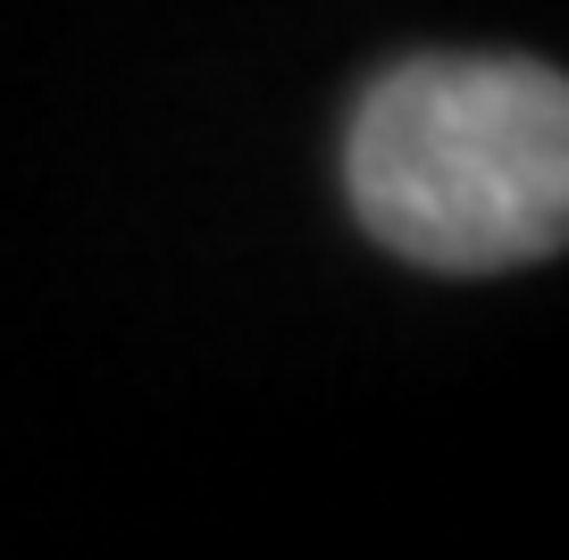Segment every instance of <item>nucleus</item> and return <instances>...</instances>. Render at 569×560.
I'll use <instances>...</instances> for the list:
<instances>
[{"label":"nucleus","instance_id":"1","mask_svg":"<svg viewBox=\"0 0 569 560\" xmlns=\"http://www.w3.org/2000/svg\"><path fill=\"white\" fill-rule=\"evenodd\" d=\"M343 184L360 227L419 268L552 260L569 234V92L536 59H410L352 109Z\"/></svg>","mask_w":569,"mask_h":560}]
</instances>
